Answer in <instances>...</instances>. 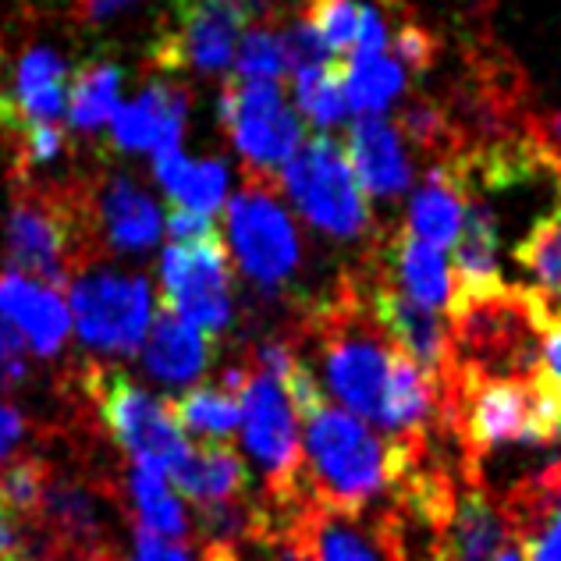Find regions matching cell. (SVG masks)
<instances>
[{"label": "cell", "mask_w": 561, "mask_h": 561, "mask_svg": "<svg viewBox=\"0 0 561 561\" xmlns=\"http://www.w3.org/2000/svg\"><path fill=\"white\" fill-rule=\"evenodd\" d=\"M420 440H383L348 409L323 405L306 420L302 472L306 497L342 515H363L377 494L398 486L416 462Z\"/></svg>", "instance_id": "1"}, {"label": "cell", "mask_w": 561, "mask_h": 561, "mask_svg": "<svg viewBox=\"0 0 561 561\" xmlns=\"http://www.w3.org/2000/svg\"><path fill=\"white\" fill-rule=\"evenodd\" d=\"M352 306L356 302L342 299L331 302V309H323V313H317L323 380H328L331 394L352 416L380 426L394 345L388 337H380L377 323L370 328Z\"/></svg>", "instance_id": "2"}, {"label": "cell", "mask_w": 561, "mask_h": 561, "mask_svg": "<svg viewBox=\"0 0 561 561\" xmlns=\"http://www.w3.org/2000/svg\"><path fill=\"white\" fill-rule=\"evenodd\" d=\"M280 188L288 192L309 225L331 239H363L370 231V203L359 188L345 146L328 131L302 139L299 150L280 168Z\"/></svg>", "instance_id": "3"}, {"label": "cell", "mask_w": 561, "mask_h": 561, "mask_svg": "<svg viewBox=\"0 0 561 561\" xmlns=\"http://www.w3.org/2000/svg\"><path fill=\"white\" fill-rule=\"evenodd\" d=\"M90 394L100 409L103 426L136 459V466L168 477L188 459L192 448L171 405L160 402L157 394L142 391L139 383H131V377L117 370H93Z\"/></svg>", "instance_id": "4"}, {"label": "cell", "mask_w": 561, "mask_h": 561, "mask_svg": "<svg viewBox=\"0 0 561 561\" xmlns=\"http://www.w3.org/2000/svg\"><path fill=\"white\" fill-rule=\"evenodd\" d=\"M220 125L260 185L277 179L306 139L299 114L285 103L277 82L231 79L220 93Z\"/></svg>", "instance_id": "5"}, {"label": "cell", "mask_w": 561, "mask_h": 561, "mask_svg": "<svg viewBox=\"0 0 561 561\" xmlns=\"http://www.w3.org/2000/svg\"><path fill=\"white\" fill-rule=\"evenodd\" d=\"M228 234L231 253L253 285L277 291L291 285L299 274L302 239L295 231V220L267 185L249 182V188H242L228 203Z\"/></svg>", "instance_id": "6"}, {"label": "cell", "mask_w": 561, "mask_h": 561, "mask_svg": "<svg viewBox=\"0 0 561 561\" xmlns=\"http://www.w3.org/2000/svg\"><path fill=\"white\" fill-rule=\"evenodd\" d=\"M68 309L90 348L131 356L142 348L153 323V288L139 274L90 271L71 280Z\"/></svg>", "instance_id": "7"}, {"label": "cell", "mask_w": 561, "mask_h": 561, "mask_svg": "<svg viewBox=\"0 0 561 561\" xmlns=\"http://www.w3.org/2000/svg\"><path fill=\"white\" fill-rule=\"evenodd\" d=\"M242 409V440L249 455L263 466L271 480L274 501L288 512V505L302 501V440L299 416L288 402L285 388L263 374H249L239 391Z\"/></svg>", "instance_id": "8"}, {"label": "cell", "mask_w": 561, "mask_h": 561, "mask_svg": "<svg viewBox=\"0 0 561 561\" xmlns=\"http://www.w3.org/2000/svg\"><path fill=\"white\" fill-rule=\"evenodd\" d=\"M164 313L217 337L231 323V260L220 231L199 242L168 245L160 256Z\"/></svg>", "instance_id": "9"}, {"label": "cell", "mask_w": 561, "mask_h": 561, "mask_svg": "<svg viewBox=\"0 0 561 561\" xmlns=\"http://www.w3.org/2000/svg\"><path fill=\"white\" fill-rule=\"evenodd\" d=\"M256 11V0H179L171 28L157 39V61L168 71L217 76L234 61Z\"/></svg>", "instance_id": "10"}, {"label": "cell", "mask_w": 561, "mask_h": 561, "mask_svg": "<svg viewBox=\"0 0 561 561\" xmlns=\"http://www.w3.org/2000/svg\"><path fill=\"white\" fill-rule=\"evenodd\" d=\"M370 313H374L377 331L388 337L402 356L416 363L423 374L440 380L455 366L451 331L434 309L405 299V295L391 285H377L370 291Z\"/></svg>", "instance_id": "11"}, {"label": "cell", "mask_w": 561, "mask_h": 561, "mask_svg": "<svg viewBox=\"0 0 561 561\" xmlns=\"http://www.w3.org/2000/svg\"><path fill=\"white\" fill-rule=\"evenodd\" d=\"M71 249V228L61 210L39 199H19L8 217V267L36 277L43 285H61L68 277L65 260Z\"/></svg>", "instance_id": "12"}, {"label": "cell", "mask_w": 561, "mask_h": 561, "mask_svg": "<svg viewBox=\"0 0 561 561\" xmlns=\"http://www.w3.org/2000/svg\"><path fill=\"white\" fill-rule=\"evenodd\" d=\"M497 217L480 196L466 199V214H462V231L455 239V280H451V306L448 317L455 309H462L469 302L491 299V295L505 291V277L497 267Z\"/></svg>", "instance_id": "13"}, {"label": "cell", "mask_w": 561, "mask_h": 561, "mask_svg": "<svg viewBox=\"0 0 561 561\" xmlns=\"http://www.w3.org/2000/svg\"><path fill=\"white\" fill-rule=\"evenodd\" d=\"M512 260L529 277V285L519 291L537 334L561 328V203L523 234L512 249Z\"/></svg>", "instance_id": "14"}, {"label": "cell", "mask_w": 561, "mask_h": 561, "mask_svg": "<svg viewBox=\"0 0 561 561\" xmlns=\"http://www.w3.org/2000/svg\"><path fill=\"white\" fill-rule=\"evenodd\" d=\"M345 157L366 196L394 199L412 182V168L402 150V139H398V131L380 114H359L352 122Z\"/></svg>", "instance_id": "15"}, {"label": "cell", "mask_w": 561, "mask_h": 561, "mask_svg": "<svg viewBox=\"0 0 561 561\" xmlns=\"http://www.w3.org/2000/svg\"><path fill=\"white\" fill-rule=\"evenodd\" d=\"M185 117H188L185 90H179V85H171V82H153V85H146L131 103L117 107L114 146L117 150H131V153L168 150V146L182 142Z\"/></svg>", "instance_id": "16"}, {"label": "cell", "mask_w": 561, "mask_h": 561, "mask_svg": "<svg viewBox=\"0 0 561 561\" xmlns=\"http://www.w3.org/2000/svg\"><path fill=\"white\" fill-rule=\"evenodd\" d=\"M0 313H4L39 356L61 352L71 331V309L50 285L25 274H0Z\"/></svg>", "instance_id": "17"}, {"label": "cell", "mask_w": 561, "mask_h": 561, "mask_svg": "<svg viewBox=\"0 0 561 561\" xmlns=\"http://www.w3.org/2000/svg\"><path fill=\"white\" fill-rule=\"evenodd\" d=\"M437 540L440 561H494L508 543L505 512L494 505V497L483 486H466L462 494H455Z\"/></svg>", "instance_id": "18"}, {"label": "cell", "mask_w": 561, "mask_h": 561, "mask_svg": "<svg viewBox=\"0 0 561 561\" xmlns=\"http://www.w3.org/2000/svg\"><path fill=\"white\" fill-rule=\"evenodd\" d=\"M295 529L306 543L309 561H383V554H402L383 523L366 534L356 515L328 512L320 505H309L295 519Z\"/></svg>", "instance_id": "19"}, {"label": "cell", "mask_w": 561, "mask_h": 561, "mask_svg": "<svg viewBox=\"0 0 561 561\" xmlns=\"http://www.w3.org/2000/svg\"><path fill=\"white\" fill-rule=\"evenodd\" d=\"M466 199H469V185L459 168V157L440 160V164L426 171V182L409 203V231L437 249L455 245L462 231Z\"/></svg>", "instance_id": "20"}, {"label": "cell", "mask_w": 561, "mask_h": 561, "mask_svg": "<svg viewBox=\"0 0 561 561\" xmlns=\"http://www.w3.org/2000/svg\"><path fill=\"white\" fill-rule=\"evenodd\" d=\"M217 352V337L203 334L192 323L171 317L160 309V317L150 323L142 342V363L150 377L160 383H188L210 366Z\"/></svg>", "instance_id": "21"}, {"label": "cell", "mask_w": 561, "mask_h": 561, "mask_svg": "<svg viewBox=\"0 0 561 561\" xmlns=\"http://www.w3.org/2000/svg\"><path fill=\"white\" fill-rule=\"evenodd\" d=\"M388 267L394 274V285L405 299L420 302L426 309L440 313L451 306V271L448 260L437 245L416 239L409 228H402L388 242Z\"/></svg>", "instance_id": "22"}, {"label": "cell", "mask_w": 561, "mask_h": 561, "mask_svg": "<svg viewBox=\"0 0 561 561\" xmlns=\"http://www.w3.org/2000/svg\"><path fill=\"white\" fill-rule=\"evenodd\" d=\"M11 103L28 125H57L68 111V68L50 47L22 54L11 79Z\"/></svg>", "instance_id": "23"}, {"label": "cell", "mask_w": 561, "mask_h": 561, "mask_svg": "<svg viewBox=\"0 0 561 561\" xmlns=\"http://www.w3.org/2000/svg\"><path fill=\"white\" fill-rule=\"evenodd\" d=\"M153 174L164 185V192L174 199V206L196 214H217L228 199V168L220 160H192L182 153V146L153 153Z\"/></svg>", "instance_id": "24"}, {"label": "cell", "mask_w": 561, "mask_h": 561, "mask_svg": "<svg viewBox=\"0 0 561 561\" xmlns=\"http://www.w3.org/2000/svg\"><path fill=\"white\" fill-rule=\"evenodd\" d=\"M179 494H185L196 505H214V501L245 497L253 477L242 462V455L231 445H199L188 451V459L171 472Z\"/></svg>", "instance_id": "25"}, {"label": "cell", "mask_w": 561, "mask_h": 561, "mask_svg": "<svg viewBox=\"0 0 561 561\" xmlns=\"http://www.w3.org/2000/svg\"><path fill=\"white\" fill-rule=\"evenodd\" d=\"M100 220L103 231H107V242L114 249H128V253L150 249L160 239V228H164L160 206L128 179H111L103 185Z\"/></svg>", "instance_id": "26"}, {"label": "cell", "mask_w": 561, "mask_h": 561, "mask_svg": "<svg viewBox=\"0 0 561 561\" xmlns=\"http://www.w3.org/2000/svg\"><path fill=\"white\" fill-rule=\"evenodd\" d=\"M171 412L182 431L203 437V445H231V437L239 434V423H242L239 394L220 388V383L188 388L179 402L171 405Z\"/></svg>", "instance_id": "27"}, {"label": "cell", "mask_w": 561, "mask_h": 561, "mask_svg": "<svg viewBox=\"0 0 561 561\" xmlns=\"http://www.w3.org/2000/svg\"><path fill=\"white\" fill-rule=\"evenodd\" d=\"M122 107V68L111 61L85 65L68 85V122L79 131H96L114 122Z\"/></svg>", "instance_id": "28"}, {"label": "cell", "mask_w": 561, "mask_h": 561, "mask_svg": "<svg viewBox=\"0 0 561 561\" xmlns=\"http://www.w3.org/2000/svg\"><path fill=\"white\" fill-rule=\"evenodd\" d=\"M405 90V68L383 54L345 57V100L356 114H380Z\"/></svg>", "instance_id": "29"}, {"label": "cell", "mask_w": 561, "mask_h": 561, "mask_svg": "<svg viewBox=\"0 0 561 561\" xmlns=\"http://www.w3.org/2000/svg\"><path fill=\"white\" fill-rule=\"evenodd\" d=\"M295 103L313 128L342 125L348 117L345 100V57L328 65L295 68Z\"/></svg>", "instance_id": "30"}, {"label": "cell", "mask_w": 561, "mask_h": 561, "mask_svg": "<svg viewBox=\"0 0 561 561\" xmlns=\"http://www.w3.org/2000/svg\"><path fill=\"white\" fill-rule=\"evenodd\" d=\"M128 491L146 529H153V534L164 540H182L188 534V515L182 508V501L174 497V491L168 486L164 472L136 466V472H131V480H128Z\"/></svg>", "instance_id": "31"}, {"label": "cell", "mask_w": 561, "mask_h": 561, "mask_svg": "<svg viewBox=\"0 0 561 561\" xmlns=\"http://www.w3.org/2000/svg\"><path fill=\"white\" fill-rule=\"evenodd\" d=\"M43 519L54 523V529L71 543H90L100 529V515H96V501L76 483H47V491L39 497Z\"/></svg>", "instance_id": "32"}, {"label": "cell", "mask_w": 561, "mask_h": 561, "mask_svg": "<svg viewBox=\"0 0 561 561\" xmlns=\"http://www.w3.org/2000/svg\"><path fill=\"white\" fill-rule=\"evenodd\" d=\"M231 65H234V79H256V82H277L288 71L280 39L271 28H245Z\"/></svg>", "instance_id": "33"}, {"label": "cell", "mask_w": 561, "mask_h": 561, "mask_svg": "<svg viewBox=\"0 0 561 561\" xmlns=\"http://www.w3.org/2000/svg\"><path fill=\"white\" fill-rule=\"evenodd\" d=\"M302 19L317 28L334 57H348V50L356 47V28H359L356 0H309Z\"/></svg>", "instance_id": "34"}, {"label": "cell", "mask_w": 561, "mask_h": 561, "mask_svg": "<svg viewBox=\"0 0 561 561\" xmlns=\"http://www.w3.org/2000/svg\"><path fill=\"white\" fill-rule=\"evenodd\" d=\"M402 136L409 142H416L420 150H431V153H445L448 160L459 157L455 153V128H451V117L437 107L434 100H412L409 107L402 111Z\"/></svg>", "instance_id": "35"}, {"label": "cell", "mask_w": 561, "mask_h": 561, "mask_svg": "<svg viewBox=\"0 0 561 561\" xmlns=\"http://www.w3.org/2000/svg\"><path fill=\"white\" fill-rule=\"evenodd\" d=\"M47 491V472L36 462H14L4 480H0V505H4L14 519L33 515L39 508V497Z\"/></svg>", "instance_id": "36"}, {"label": "cell", "mask_w": 561, "mask_h": 561, "mask_svg": "<svg viewBox=\"0 0 561 561\" xmlns=\"http://www.w3.org/2000/svg\"><path fill=\"white\" fill-rule=\"evenodd\" d=\"M277 39H280V50H285L288 71H295V68H309V65L337 61V57L328 50V43L320 39V33H317V28L309 25L306 19H295Z\"/></svg>", "instance_id": "37"}, {"label": "cell", "mask_w": 561, "mask_h": 561, "mask_svg": "<svg viewBox=\"0 0 561 561\" xmlns=\"http://www.w3.org/2000/svg\"><path fill=\"white\" fill-rule=\"evenodd\" d=\"M434 57H437V39L412 22L402 25V33H398V39H394V61L405 71H416L420 76V71H426L434 65Z\"/></svg>", "instance_id": "38"}, {"label": "cell", "mask_w": 561, "mask_h": 561, "mask_svg": "<svg viewBox=\"0 0 561 561\" xmlns=\"http://www.w3.org/2000/svg\"><path fill=\"white\" fill-rule=\"evenodd\" d=\"M25 337L14 323L0 313V388H14L19 380H25V359H22Z\"/></svg>", "instance_id": "39"}, {"label": "cell", "mask_w": 561, "mask_h": 561, "mask_svg": "<svg viewBox=\"0 0 561 561\" xmlns=\"http://www.w3.org/2000/svg\"><path fill=\"white\" fill-rule=\"evenodd\" d=\"M214 231H220L214 225V217L196 214V210H182V206H171V214H168V234H171L174 245L199 242V239H206V234H214Z\"/></svg>", "instance_id": "40"}, {"label": "cell", "mask_w": 561, "mask_h": 561, "mask_svg": "<svg viewBox=\"0 0 561 561\" xmlns=\"http://www.w3.org/2000/svg\"><path fill=\"white\" fill-rule=\"evenodd\" d=\"M65 136L57 125H28L25 128V153L33 164H50V160L61 153Z\"/></svg>", "instance_id": "41"}, {"label": "cell", "mask_w": 561, "mask_h": 561, "mask_svg": "<svg viewBox=\"0 0 561 561\" xmlns=\"http://www.w3.org/2000/svg\"><path fill=\"white\" fill-rule=\"evenodd\" d=\"M388 50V28H383V19L374 8L359 4V28H356V47L348 54H383Z\"/></svg>", "instance_id": "42"}, {"label": "cell", "mask_w": 561, "mask_h": 561, "mask_svg": "<svg viewBox=\"0 0 561 561\" xmlns=\"http://www.w3.org/2000/svg\"><path fill=\"white\" fill-rule=\"evenodd\" d=\"M136 558L139 561H192L185 548H179L174 540L157 537L153 529H146V526L136 529Z\"/></svg>", "instance_id": "43"}, {"label": "cell", "mask_w": 561, "mask_h": 561, "mask_svg": "<svg viewBox=\"0 0 561 561\" xmlns=\"http://www.w3.org/2000/svg\"><path fill=\"white\" fill-rule=\"evenodd\" d=\"M523 551H526V561H561V508L537 537H529L523 543Z\"/></svg>", "instance_id": "44"}, {"label": "cell", "mask_w": 561, "mask_h": 561, "mask_svg": "<svg viewBox=\"0 0 561 561\" xmlns=\"http://www.w3.org/2000/svg\"><path fill=\"white\" fill-rule=\"evenodd\" d=\"M540 370L551 377V383L561 391V328L540 334Z\"/></svg>", "instance_id": "45"}, {"label": "cell", "mask_w": 561, "mask_h": 561, "mask_svg": "<svg viewBox=\"0 0 561 561\" xmlns=\"http://www.w3.org/2000/svg\"><path fill=\"white\" fill-rule=\"evenodd\" d=\"M22 431H25V426H22V416H19V412H14L11 405H0V459H4V455H8L14 445H19V440H22Z\"/></svg>", "instance_id": "46"}, {"label": "cell", "mask_w": 561, "mask_h": 561, "mask_svg": "<svg viewBox=\"0 0 561 561\" xmlns=\"http://www.w3.org/2000/svg\"><path fill=\"white\" fill-rule=\"evenodd\" d=\"M128 4H136V0H85L82 11L90 22H107V19H114V14H122Z\"/></svg>", "instance_id": "47"}, {"label": "cell", "mask_w": 561, "mask_h": 561, "mask_svg": "<svg viewBox=\"0 0 561 561\" xmlns=\"http://www.w3.org/2000/svg\"><path fill=\"white\" fill-rule=\"evenodd\" d=\"M494 561H526V551L519 548V543H505V548L497 551Z\"/></svg>", "instance_id": "48"}, {"label": "cell", "mask_w": 561, "mask_h": 561, "mask_svg": "<svg viewBox=\"0 0 561 561\" xmlns=\"http://www.w3.org/2000/svg\"><path fill=\"white\" fill-rule=\"evenodd\" d=\"M431 561H440V558H431Z\"/></svg>", "instance_id": "49"}]
</instances>
